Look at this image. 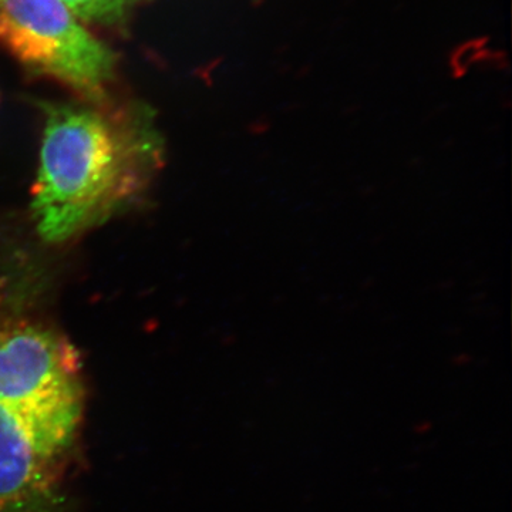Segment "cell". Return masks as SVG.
I'll use <instances>...</instances> for the list:
<instances>
[{"label": "cell", "instance_id": "6da1fadb", "mask_svg": "<svg viewBox=\"0 0 512 512\" xmlns=\"http://www.w3.org/2000/svg\"><path fill=\"white\" fill-rule=\"evenodd\" d=\"M32 217L40 237L64 244L99 227L147 190L164 161L147 110L109 103L47 104Z\"/></svg>", "mask_w": 512, "mask_h": 512}, {"label": "cell", "instance_id": "7a4b0ae2", "mask_svg": "<svg viewBox=\"0 0 512 512\" xmlns=\"http://www.w3.org/2000/svg\"><path fill=\"white\" fill-rule=\"evenodd\" d=\"M0 407L43 457L62 464L84 410L79 355L62 333L33 319H0Z\"/></svg>", "mask_w": 512, "mask_h": 512}, {"label": "cell", "instance_id": "3957f363", "mask_svg": "<svg viewBox=\"0 0 512 512\" xmlns=\"http://www.w3.org/2000/svg\"><path fill=\"white\" fill-rule=\"evenodd\" d=\"M0 46L89 103H109L117 57L63 0H0Z\"/></svg>", "mask_w": 512, "mask_h": 512}, {"label": "cell", "instance_id": "277c9868", "mask_svg": "<svg viewBox=\"0 0 512 512\" xmlns=\"http://www.w3.org/2000/svg\"><path fill=\"white\" fill-rule=\"evenodd\" d=\"M60 463L43 457L0 407V512H60Z\"/></svg>", "mask_w": 512, "mask_h": 512}, {"label": "cell", "instance_id": "5b68a950", "mask_svg": "<svg viewBox=\"0 0 512 512\" xmlns=\"http://www.w3.org/2000/svg\"><path fill=\"white\" fill-rule=\"evenodd\" d=\"M86 25H114L127 18L144 0H63Z\"/></svg>", "mask_w": 512, "mask_h": 512}]
</instances>
